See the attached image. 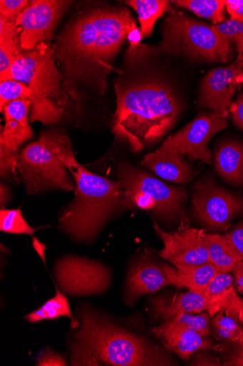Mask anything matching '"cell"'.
Returning <instances> with one entry per match:
<instances>
[{
    "label": "cell",
    "mask_w": 243,
    "mask_h": 366,
    "mask_svg": "<svg viewBox=\"0 0 243 366\" xmlns=\"http://www.w3.org/2000/svg\"><path fill=\"white\" fill-rule=\"evenodd\" d=\"M0 230L11 234L33 237L36 229L32 228L24 219L21 209L0 211Z\"/></svg>",
    "instance_id": "29"
},
{
    "label": "cell",
    "mask_w": 243,
    "mask_h": 366,
    "mask_svg": "<svg viewBox=\"0 0 243 366\" xmlns=\"http://www.w3.org/2000/svg\"><path fill=\"white\" fill-rule=\"evenodd\" d=\"M117 177L123 191L124 209L146 211L167 223L187 219L184 210L185 188L167 184L127 162L118 165Z\"/></svg>",
    "instance_id": "8"
},
{
    "label": "cell",
    "mask_w": 243,
    "mask_h": 366,
    "mask_svg": "<svg viewBox=\"0 0 243 366\" xmlns=\"http://www.w3.org/2000/svg\"><path fill=\"white\" fill-rule=\"evenodd\" d=\"M72 151L71 139L57 129L43 132L37 141L21 150L17 173L26 193L36 195L51 190H75L74 179L65 162Z\"/></svg>",
    "instance_id": "6"
},
{
    "label": "cell",
    "mask_w": 243,
    "mask_h": 366,
    "mask_svg": "<svg viewBox=\"0 0 243 366\" xmlns=\"http://www.w3.org/2000/svg\"><path fill=\"white\" fill-rule=\"evenodd\" d=\"M226 235L243 257V220L235 225Z\"/></svg>",
    "instance_id": "37"
},
{
    "label": "cell",
    "mask_w": 243,
    "mask_h": 366,
    "mask_svg": "<svg viewBox=\"0 0 243 366\" xmlns=\"http://www.w3.org/2000/svg\"><path fill=\"white\" fill-rule=\"evenodd\" d=\"M136 21L126 8L102 5L76 13L52 44L73 101L83 91L105 94L113 64Z\"/></svg>",
    "instance_id": "2"
},
{
    "label": "cell",
    "mask_w": 243,
    "mask_h": 366,
    "mask_svg": "<svg viewBox=\"0 0 243 366\" xmlns=\"http://www.w3.org/2000/svg\"><path fill=\"white\" fill-rule=\"evenodd\" d=\"M54 275L63 293L73 297L101 295L109 289L112 282L111 272L106 265L76 255L58 259Z\"/></svg>",
    "instance_id": "10"
},
{
    "label": "cell",
    "mask_w": 243,
    "mask_h": 366,
    "mask_svg": "<svg viewBox=\"0 0 243 366\" xmlns=\"http://www.w3.org/2000/svg\"><path fill=\"white\" fill-rule=\"evenodd\" d=\"M11 198V190L9 187L1 184V197H0V204L1 208L4 207L10 202Z\"/></svg>",
    "instance_id": "41"
},
{
    "label": "cell",
    "mask_w": 243,
    "mask_h": 366,
    "mask_svg": "<svg viewBox=\"0 0 243 366\" xmlns=\"http://www.w3.org/2000/svg\"><path fill=\"white\" fill-rule=\"evenodd\" d=\"M29 3L28 0H1L0 16L10 20H16Z\"/></svg>",
    "instance_id": "34"
},
{
    "label": "cell",
    "mask_w": 243,
    "mask_h": 366,
    "mask_svg": "<svg viewBox=\"0 0 243 366\" xmlns=\"http://www.w3.org/2000/svg\"><path fill=\"white\" fill-rule=\"evenodd\" d=\"M16 20L0 16V81H4L14 63L25 52Z\"/></svg>",
    "instance_id": "24"
},
{
    "label": "cell",
    "mask_w": 243,
    "mask_h": 366,
    "mask_svg": "<svg viewBox=\"0 0 243 366\" xmlns=\"http://www.w3.org/2000/svg\"><path fill=\"white\" fill-rule=\"evenodd\" d=\"M202 238L206 246L210 262L219 273L231 272L234 265L243 261L242 255L227 235L210 234L202 229Z\"/></svg>",
    "instance_id": "23"
},
{
    "label": "cell",
    "mask_w": 243,
    "mask_h": 366,
    "mask_svg": "<svg viewBox=\"0 0 243 366\" xmlns=\"http://www.w3.org/2000/svg\"><path fill=\"white\" fill-rule=\"evenodd\" d=\"M243 85V64H232L208 72L203 78L200 92V107L227 119L235 92Z\"/></svg>",
    "instance_id": "14"
},
{
    "label": "cell",
    "mask_w": 243,
    "mask_h": 366,
    "mask_svg": "<svg viewBox=\"0 0 243 366\" xmlns=\"http://www.w3.org/2000/svg\"><path fill=\"white\" fill-rule=\"evenodd\" d=\"M232 272L234 274V286L239 293L243 294V261L237 262Z\"/></svg>",
    "instance_id": "39"
},
{
    "label": "cell",
    "mask_w": 243,
    "mask_h": 366,
    "mask_svg": "<svg viewBox=\"0 0 243 366\" xmlns=\"http://www.w3.org/2000/svg\"><path fill=\"white\" fill-rule=\"evenodd\" d=\"M192 207L195 218L205 227L227 230L230 222L243 212V197L206 177L193 185Z\"/></svg>",
    "instance_id": "9"
},
{
    "label": "cell",
    "mask_w": 243,
    "mask_h": 366,
    "mask_svg": "<svg viewBox=\"0 0 243 366\" xmlns=\"http://www.w3.org/2000/svg\"><path fill=\"white\" fill-rule=\"evenodd\" d=\"M225 6L231 19L243 23V0H225Z\"/></svg>",
    "instance_id": "38"
},
{
    "label": "cell",
    "mask_w": 243,
    "mask_h": 366,
    "mask_svg": "<svg viewBox=\"0 0 243 366\" xmlns=\"http://www.w3.org/2000/svg\"><path fill=\"white\" fill-rule=\"evenodd\" d=\"M30 109L29 99L21 98L1 109L5 126L0 133V174L9 181L19 182L17 161L20 149L34 138L29 124Z\"/></svg>",
    "instance_id": "11"
},
{
    "label": "cell",
    "mask_w": 243,
    "mask_h": 366,
    "mask_svg": "<svg viewBox=\"0 0 243 366\" xmlns=\"http://www.w3.org/2000/svg\"><path fill=\"white\" fill-rule=\"evenodd\" d=\"M125 4L137 13L143 39L152 36L157 21L172 9L167 0H128Z\"/></svg>",
    "instance_id": "25"
},
{
    "label": "cell",
    "mask_w": 243,
    "mask_h": 366,
    "mask_svg": "<svg viewBox=\"0 0 243 366\" xmlns=\"http://www.w3.org/2000/svg\"><path fill=\"white\" fill-rule=\"evenodd\" d=\"M155 316L162 320L182 314H200L210 310V303L203 293L192 291L173 297H160L152 299Z\"/></svg>",
    "instance_id": "19"
},
{
    "label": "cell",
    "mask_w": 243,
    "mask_h": 366,
    "mask_svg": "<svg viewBox=\"0 0 243 366\" xmlns=\"http://www.w3.org/2000/svg\"><path fill=\"white\" fill-rule=\"evenodd\" d=\"M72 365H100L97 357L86 347L78 342L73 344Z\"/></svg>",
    "instance_id": "33"
},
{
    "label": "cell",
    "mask_w": 243,
    "mask_h": 366,
    "mask_svg": "<svg viewBox=\"0 0 243 366\" xmlns=\"http://www.w3.org/2000/svg\"><path fill=\"white\" fill-rule=\"evenodd\" d=\"M238 345L239 349L229 360L225 363L226 365L243 366V341Z\"/></svg>",
    "instance_id": "40"
},
{
    "label": "cell",
    "mask_w": 243,
    "mask_h": 366,
    "mask_svg": "<svg viewBox=\"0 0 243 366\" xmlns=\"http://www.w3.org/2000/svg\"><path fill=\"white\" fill-rule=\"evenodd\" d=\"M150 331L168 350L177 353L184 360H190L197 351L212 350L214 347L212 342L199 332L167 322L150 328Z\"/></svg>",
    "instance_id": "18"
},
{
    "label": "cell",
    "mask_w": 243,
    "mask_h": 366,
    "mask_svg": "<svg viewBox=\"0 0 243 366\" xmlns=\"http://www.w3.org/2000/svg\"><path fill=\"white\" fill-rule=\"evenodd\" d=\"M229 114L234 124L243 131V92H239L232 103Z\"/></svg>",
    "instance_id": "36"
},
{
    "label": "cell",
    "mask_w": 243,
    "mask_h": 366,
    "mask_svg": "<svg viewBox=\"0 0 243 366\" xmlns=\"http://www.w3.org/2000/svg\"><path fill=\"white\" fill-rule=\"evenodd\" d=\"M227 127V119L212 112H202L179 132L167 138L161 146L190 159L212 164L213 156L208 144Z\"/></svg>",
    "instance_id": "13"
},
{
    "label": "cell",
    "mask_w": 243,
    "mask_h": 366,
    "mask_svg": "<svg viewBox=\"0 0 243 366\" xmlns=\"http://www.w3.org/2000/svg\"><path fill=\"white\" fill-rule=\"evenodd\" d=\"M171 4L211 21L214 25L224 22L225 0H175Z\"/></svg>",
    "instance_id": "27"
},
{
    "label": "cell",
    "mask_w": 243,
    "mask_h": 366,
    "mask_svg": "<svg viewBox=\"0 0 243 366\" xmlns=\"http://www.w3.org/2000/svg\"><path fill=\"white\" fill-rule=\"evenodd\" d=\"M237 318L243 325V305L239 310Z\"/></svg>",
    "instance_id": "42"
},
{
    "label": "cell",
    "mask_w": 243,
    "mask_h": 366,
    "mask_svg": "<svg viewBox=\"0 0 243 366\" xmlns=\"http://www.w3.org/2000/svg\"><path fill=\"white\" fill-rule=\"evenodd\" d=\"M7 80L19 81L31 92L30 123L59 124L73 101L64 89L52 45L43 44L26 51L14 63L4 81Z\"/></svg>",
    "instance_id": "5"
},
{
    "label": "cell",
    "mask_w": 243,
    "mask_h": 366,
    "mask_svg": "<svg viewBox=\"0 0 243 366\" xmlns=\"http://www.w3.org/2000/svg\"><path fill=\"white\" fill-rule=\"evenodd\" d=\"M210 317H212L210 313L205 311L198 315L182 314L173 316L165 320V322L184 329L197 332L201 335L207 337L211 335Z\"/></svg>",
    "instance_id": "30"
},
{
    "label": "cell",
    "mask_w": 243,
    "mask_h": 366,
    "mask_svg": "<svg viewBox=\"0 0 243 366\" xmlns=\"http://www.w3.org/2000/svg\"><path fill=\"white\" fill-rule=\"evenodd\" d=\"M73 4L66 0H31L16 19L21 46L31 51L51 43L63 14Z\"/></svg>",
    "instance_id": "12"
},
{
    "label": "cell",
    "mask_w": 243,
    "mask_h": 366,
    "mask_svg": "<svg viewBox=\"0 0 243 366\" xmlns=\"http://www.w3.org/2000/svg\"><path fill=\"white\" fill-rule=\"evenodd\" d=\"M142 39L140 29L130 35L123 68L115 83L113 132L134 152L160 142L185 108L176 86L159 66V53Z\"/></svg>",
    "instance_id": "1"
},
{
    "label": "cell",
    "mask_w": 243,
    "mask_h": 366,
    "mask_svg": "<svg viewBox=\"0 0 243 366\" xmlns=\"http://www.w3.org/2000/svg\"><path fill=\"white\" fill-rule=\"evenodd\" d=\"M65 162L75 181L76 195L61 212L58 228L73 241L89 244L115 214L124 209L123 188L118 181L88 171L78 162L74 151L68 154Z\"/></svg>",
    "instance_id": "3"
},
{
    "label": "cell",
    "mask_w": 243,
    "mask_h": 366,
    "mask_svg": "<svg viewBox=\"0 0 243 366\" xmlns=\"http://www.w3.org/2000/svg\"><path fill=\"white\" fill-rule=\"evenodd\" d=\"M67 363L63 355H58L49 348L45 349L38 357L37 365L41 366H56L66 365Z\"/></svg>",
    "instance_id": "35"
},
{
    "label": "cell",
    "mask_w": 243,
    "mask_h": 366,
    "mask_svg": "<svg viewBox=\"0 0 243 366\" xmlns=\"http://www.w3.org/2000/svg\"><path fill=\"white\" fill-rule=\"evenodd\" d=\"M170 285L162 269L152 259L143 256L132 264L128 274L125 301L133 306L143 295L155 293Z\"/></svg>",
    "instance_id": "16"
},
{
    "label": "cell",
    "mask_w": 243,
    "mask_h": 366,
    "mask_svg": "<svg viewBox=\"0 0 243 366\" xmlns=\"http://www.w3.org/2000/svg\"><path fill=\"white\" fill-rule=\"evenodd\" d=\"M203 295L210 303V316L213 317L222 311L232 312L235 316L242 300L236 295L234 287V277L228 274L218 273L208 283Z\"/></svg>",
    "instance_id": "21"
},
{
    "label": "cell",
    "mask_w": 243,
    "mask_h": 366,
    "mask_svg": "<svg viewBox=\"0 0 243 366\" xmlns=\"http://www.w3.org/2000/svg\"><path fill=\"white\" fill-rule=\"evenodd\" d=\"M214 26L222 38L235 45L238 53L237 60L243 64V23L230 19Z\"/></svg>",
    "instance_id": "31"
},
{
    "label": "cell",
    "mask_w": 243,
    "mask_h": 366,
    "mask_svg": "<svg viewBox=\"0 0 243 366\" xmlns=\"http://www.w3.org/2000/svg\"><path fill=\"white\" fill-rule=\"evenodd\" d=\"M141 164L158 177L173 183L188 184L195 177L184 155L162 146L148 154Z\"/></svg>",
    "instance_id": "17"
},
{
    "label": "cell",
    "mask_w": 243,
    "mask_h": 366,
    "mask_svg": "<svg viewBox=\"0 0 243 366\" xmlns=\"http://www.w3.org/2000/svg\"><path fill=\"white\" fill-rule=\"evenodd\" d=\"M79 326L73 337L100 362L115 366L172 365L157 345L138 336L89 307L78 312Z\"/></svg>",
    "instance_id": "4"
},
{
    "label": "cell",
    "mask_w": 243,
    "mask_h": 366,
    "mask_svg": "<svg viewBox=\"0 0 243 366\" xmlns=\"http://www.w3.org/2000/svg\"><path fill=\"white\" fill-rule=\"evenodd\" d=\"M162 40L155 47L161 55L179 56L196 62L227 63L233 58L232 45L214 25L183 12L168 13L162 29Z\"/></svg>",
    "instance_id": "7"
},
{
    "label": "cell",
    "mask_w": 243,
    "mask_h": 366,
    "mask_svg": "<svg viewBox=\"0 0 243 366\" xmlns=\"http://www.w3.org/2000/svg\"><path fill=\"white\" fill-rule=\"evenodd\" d=\"M215 169L227 183L243 187V143L227 141L215 152Z\"/></svg>",
    "instance_id": "22"
},
{
    "label": "cell",
    "mask_w": 243,
    "mask_h": 366,
    "mask_svg": "<svg viewBox=\"0 0 243 366\" xmlns=\"http://www.w3.org/2000/svg\"><path fill=\"white\" fill-rule=\"evenodd\" d=\"M21 98L31 101V92L25 84L15 80L0 83V109L9 103Z\"/></svg>",
    "instance_id": "32"
},
{
    "label": "cell",
    "mask_w": 243,
    "mask_h": 366,
    "mask_svg": "<svg viewBox=\"0 0 243 366\" xmlns=\"http://www.w3.org/2000/svg\"><path fill=\"white\" fill-rule=\"evenodd\" d=\"M154 229L164 245L159 255L175 265V267L210 262L202 238V229L191 227L187 219L181 221L176 231L167 232L155 222Z\"/></svg>",
    "instance_id": "15"
},
{
    "label": "cell",
    "mask_w": 243,
    "mask_h": 366,
    "mask_svg": "<svg viewBox=\"0 0 243 366\" xmlns=\"http://www.w3.org/2000/svg\"><path fill=\"white\" fill-rule=\"evenodd\" d=\"M162 266L170 285L185 287L197 293H203L208 283L219 273L211 262L180 265L176 269L165 263Z\"/></svg>",
    "instance_id": "20"
},
{
    "label": "cell",
    "mask_w": 243,
    "mask_h": 366,
    "mask_svg": "<svg viewBox=\"0 0 243 366\" xmlns=\"http://www.w3.org/2000/svg\"><path fill=\"white\" fill-rule=\"evenodd\" d=\"M212 325L218 339L237 345L243 341V328L232 317L225 316L224 312L221 311L213 317Z\"/></svg>",
    "instance_id": "28"
},
{
    "label": "cell",
    "mask_w": 243,
    "mask_h": 366,
    "mask_svg": "<svg viewBox=\"0 0 243 366\" xmlns=\"http://www.w3.org/2000/svg\"><path fill=\"white\" fill-rule=\"evenodd\" d=\"M66 317L72 320L73 330L79 326V321L74 318L67 297L56 287V295L40 309L29 314L25 319L31 323H37L46 320L58 319Z\"/></svg>",
    "instance_id": "26"
}]
</instances>
